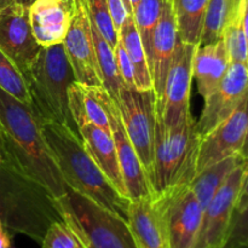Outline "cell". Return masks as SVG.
Wrapping results in <instances>:
<instances>
[{
	"label": "cell",
	"mask_w": 248,
	"mask_h": 248,
	"mask_svg": "<svg viewBox=\"0 0 248 248\" xmlns=\"http://www.w3.org/2000/svg\"><path fill=\"white\" fill-rule=\"evenodd\" d=\"M223 248H227V247H223ZM235 248H248V245H246V246H240V247H235Z\"/></svg>",
	"instance_id": "43"
},
{
	"label": "cell",
	"mask_w": 248,
	"mask_h": 248,
	"mask_svg": "<svg viewBox=\"0 0 248 248\" xmlns=\"http://www.w3.org/2000/svg\"><path fill=\"white\" fill-rule=\"evenodd\" d=\"M247 162H248V159H247ZM247 203H248V170H247L246 177H245L244 184H242L241 191H240L239 200H237V205H236V210H235V213L240 212V211H241L242 208L247 205Z\"/></svg>",
	"instance_id": "35"
},
{
	"label": "cell",
	"mask_w": 248,
	"mask_h": 248,
	"mask_svg": "<svg viewBox=\"0 0 248 248\" xmlns=\"http://www.w3.org/2000/svg\"><path fill=\"white\" fill-rule=\"evenodd\" d=\"M248 91V67L230 63L219 86L205 99L202 114L196 121V132L203 138L236 109Z\"/></svg>",
	"instance_id": "15"
},
{
	"label": "cell",
	"mask_w": 248,
	"mask_h": 248,
	"mask_svg": "<svg viewBox=\"0 0 248 248\" xmlns=\"http://www.w3.org/2000/svg\"><path fill=\"white\" fill-rule=\"evenodd\" d=\"M40 126L67 186L127 220L131 200L119 194L94 164L79 133L55 123H40Z\"/></svg>",
	"instance_id": "2"
},
{
	"label": "cell",
	"mask_w": 248,
	"mask_h": 248,
	"mask_svg": "<svg viewBox=\"0 0 248 248\" xmlns=\"http://www.w3.org/2000/svg\"><path fill=\"white\" fill-rule=\"evenodd\" d=\"M248 125V91L234 111L201 138L196 173L218 161L240 154Z\"/></svg>",
	"instance_id": "13"
},
{
	"label": "cell",
	"mask_w": 248,
	"mask_h": 248,
	"mask_svg": "<svg viewBox=\"0 0 248 248\" xmlns=\"http://www.w3.org/2000/svg\"><path fill=\"white\" fill-rule=\"evenodd\" d=\"M247 170L248 162L244 160L229 174L203 210L194 248H223L225 246Z\"/></svg>",
	"instance_id": "8"
},
{
	"label": "cell",
	"mask_w": 248,
	"mask_h": 248,
	"mask_svg": "<svg viewBox=\"0 0 248 248\" xmlns=\"http://www.w3.org/2000/svg\"><path fill=\"white\" fill-rule=\"evenodd\" d=\"M107 5H108V9L109 11H110L114 26H115L116 31H119V29L121 28V26H123V23L125 22V19L127 18V16H130V15L126 11L123 0H107Z\"/></svg>",
	"instance_id": "34"
},
{
	"label": "cell",
	"mask_w": 248,
	"mask_h": 248,
	"mask_svg": "<svg viewBox=\"0 0 248 248\" xmlns=\"http://www.w3.org/2000/svg\"><path fill=\"white\" fill-rule=\"evenodd\" d=\"M130 2H131V7H132V11H133V10L136 9V6L138 5V2H140V0H130Z\"/></svg>",
	"instance_id": "41"
},
{
	"label": "cell",
	"mask_w": 248,
	"mask_h": 248,
	"mask_svg": "<svg viewBox=\"0 0 248 248\" xmlns=\"http://www.w3.org/2000/svg\"><path fill=\"white\" fill-rule=\"evenodd\" d=\"M240 155H241L242 159H245V160L248 159V125H247V130H246V137H245L244 144H242L241 150H240Z\"/></svg>",
	"instance_id": "38"
},
{
	"label": "cell",
	"mask_w": 248,
	"mask_h": 248,
	"mask_svg": "<svg viewBox=\"0 0 248 248\" xmlns=\"http://www.w3.org/2000/svg\"><path fill=\"white\" fill-rule=\"evenodd\" d=\"M63 45L77 82L85 86L103 87L85 0L75 1L69 31Z\"/></svg>",
	"instance_id": "11"
},
{
	"label": "cell",
	"mask_w": 248,
	"mask_h": 248,
	"mask_svg": "<svg viewBox=\"0 0 248 248\" xmlns=\"http://www.w3.org/2000/svg\"><path fill=\"white\" fill-rule=\"evenodd\" d=\"M178 39V31H177L172 2L171 0H164L161 16L153 33L152 48L148 57L153 90L156 99H159L164 92L167 72L173 58Z\"/></svg>",
	"instance_id": "16"
},
{
	"label": "cell",
	"mask_w": 248,
	"mask_h": 248,
	"mask_svg": "<svg viewBox=\"0 0 248 248\" xmlns=\"http://www.w3.org/2000/svg\"><path fill=\"white\" fill-rule=\"evenodd\" d=\"M179 40L200 45L208 0H171Z\"/></svg>",
	"instance_id": "24"
},
{
	"label": "cell",
	"mask_w": 248,
	"mask_h": 248,
	"mask_svg": "<svg viewBox=\"0 0 248 248\" xmlns=\"http://www.w3.org/2000/svg\"><path fill=\"white\" fill-rule=\"evenodd\" d=\"M127 222L140 248H170L164 218L153 196L130 201Z\"/></svg>",
	"instance_id": "19"
},
{
	"label": "cell",
	"mask_w": 248,
	"mask_h": 248,
	"mask_svg": "<svg viewBox=\"0 0 248 248\" xmlns=\"http://www.w3.org/2000/svg\"><path fill=\"white\" fill-rule=\"evenodd\" d=\"M164 0H140L133 10V21L142 39L143 46L149 57L154 29L161 16Z\"/></svg>",
	"instance_id": "26"
},
{
	"label": "cell",
	"mask_w": 248,
	"mask_h": 248,
	"mask_svg": "<svg viewBox=\"0 0 248 248\" xmlns=\"http://www.w3.org/2000/svg\"><path fill=\"white\" fill-rule=\"evenodd\" d=\"M153 199L164 218L170 248H194L203 211L190 186H174Z\"/></svg>",
	"instance_id": "10"
},
{
	"label": "cell",
	"mask_w": 248,
	"mask_h": 248,
	"mask_svg": "<svg viewBox=\"0 0 248 248\" xmlns=\"http://www.w3.org/2000/svg\"><path fill=\"white\" fill-rule=\"evenodd\" d=\"M74 10L63 0H35L29 7V21L41 47L63 44Z\"/></svg>",
	"instance_id": "17"
},
{
	"label": "cell",
	"mask_w": 248,
	"mask_h": 248,
	"mask_svg": "<svg viewBox=\"0 0 248 248\" xmlns=\"http://www.w3.org/2000/svg\"><path fill=\"white\" fill-rule=\"evenodd\" d=\"M242 29L247 41V65H248V0H245L244 12H242Z\"/></svg>",
	"instance_id": "37"
},
{
	"label": "cell",
	"mask_w": 248,
	"mask_h": 248,
	"mask_svg": "<svg viewBox=\"0 0 248 248\" xmlns=\"http://www.w3.org/2000/svg\"><path fill=\"white\" fill-rule=\"evenodd\" d=\"M89 19L107 43L115 48L119 41V31L114 26L110 11L107 5V0H85Z\"/></svg>",
	"instance_id": "28"
},
{
	"label": "cell",
	"mask_w": 248,
	"mask_h": 248,
	"mask_svg": "<svg viewBox=\"0 0 248 248\" xmlns=\"http://www.w3.org/2000/svg\"><path fill=\"white\" fill-rule=\"evenodd\" d=\"M115 51V57L116 62H118V68L119 73H120V77L123 79L124 84L127 87H132L136 89L135 85V69H133L132 62H131L130 57L127 56V52L124 48L121 41H118V45L114 48Z\"/></svg>",
	"instance_id": "33"
},
{
	"label": "cell",
	"mask_w": 248,
	"mask_h": 248,
	"mask_svg": "<svg viewBox=\"0 0 248 248\" xmlns=\"http://www.w3.org/2000/svg\"><path fill=\"white\" fill-rule=\"evenodd\" d=\"M229 65V56L223 39L198 46L193 62V79H195L199 93L203 99L219 86Z\"/></svg>",
	"instance_id": "20"
},
{
	"label": "cell",
	"mask_w": 248,
	"mask_h": 248,
	"mask_svg": "<svg viewBox=\"0 0 248 248\" xmlns=\"http://www.w3.org/2000/svg\"><path fill=\"white\" fill-rule=\"evenodd\" d=\"M0 162H2V159H1V156H0Z\"/></svg>",
	"instance_id": "44"
},
{
	"label": "cell",
	"mask_w": 248,
	"mask_h": 248,
	"mask_svg": "<svg viewBox=\"0 0 248 248\" xmlns=\"http://www.w3.org/2000/svg\"><path fill=\"white\" fill-rule=\"evenodd\" d=\"M241 155H232L227 159L218 161L211 166L206 167L202 171L195 174L193 181L189 183L196 200L200 203L202 211L207 207L210 201L217 193L218 189L223 186L229 174L244 161Z\"/></svg>",
	"instance_id": "22"
},
{
	"label": "cell",
	"mask_w": 248,
	"mask_h": 248,
	"mask_svg": "<svg viewBox=\"0 0 248 248\" xmlns=\"http://www.w3.org/2000/svg\"><path fill=\"white\" fill-rule=\"evenodd\" d=\"M16 4V0H0V10Z\"/></svg>",
	"instance_id": "39"
},
{
	"label": "cell",
	"mask_w": 248,
	"mask_h": 248,
	"mask_svg": "<svg viewBox=\"0 0 248 248\" xmlns=\"http://www.w3.org/2000/svg\"><path fill=\"white\" fill-rule=\"evenodd\" d=\"M91 24V33L92 39H93L94 48H96L97 61H98L99 70H101L102 80H103V87L109 96L116 102L119 97V92L125 86L123 79L120 77L118 68V62H116L115 51L106 41V39L101 35L96 27Z\"/></svg>",
	"instance_id": "25"
},
{
	"label": "cell",
	"mask_w": 248,
	"mask_h": 248,
	"mask_svg": "<svg viewBox=\"0 0 248 248\" xmlns=\"http://www.w3.org/2000/svg\"><path fill=\"white\" fill-rule=\"evenodd\" d=\"M24 80L39 123H55L79 133L68 97L69 86L77 80L63 44L41 48Z\"/></svg>",
	"instance_id": "4"
},
{
	"label": "cell",
	"mask_w": 248,
	"mask_h": 248,
	"mask_svg": "<svg viewBox=\"0 0 248 248\" xmlns=\"http://www.w3.org/2000/svg\"><path fill=\"white\" fill-rule=\"evenodd\" d=\"M75 1H79V0H75ZM75 1H74V2H75Z\"/></svg>",
	"instance_id": "45"
},
{
	"label": "cell",
	"mask_w": 248,
	"mask_h": 248,
	"mask_svg": "<svg viewBox=\"0 0 248 248\" xmlns=\"http://www.w3.org/2000/svg\"><path fill=\"white\" fill-rule=\"evenodd\" d=\"M84 147L94 164L103 172L111 186L119 194L128 199L125 182L119 164L118 153L111 133L106 132L91 123L80 124L78 126Z\"/></svg>",
	"instance_id": "18"
},
{
	"label": "cell",
	"mask_w": 248,
	"mask_h": 248,
	"mask_svg": "<svg viewBox=\"0 0 248 248\" xmlns=\"http://www.w3.org/2000/svg\"><path fill=\"white\" fill-rule=\"evenodd\" d=\"M115 104L120 111L126 133L147 172V176H149L154 156L156 108L154 90L140 91L124 86L119 92Z\"/></svg>",
	"instance_id": "7"
},
{
	"label": "cell",
	"mask_w": 248,
	"mask_h": 248,
	"mask_svg": "<svg viewBox=\"0 0 248 248\" xmlns=\"http://www.w3.org/2000/svg\"><path fill=\"white\" fill-rule=\"evenodd\" d=\"M0 248H11V234L0 223Z\"/></svg>",
	"instance_id": "36"
},
{
	"label": "cell",
	"mask_w": 248,
	"mask_h": 248,
	"mask_svg": "<svg viewBox=\"0 0 248 248\" xmlns=\"http://www.w3.org/2000/svg\"><path fill=\"white\" fill-rule=\"evenodd\" d=\"M34 1H35V0H16V4L22 5V6L29 9V7H31V5L33 4Z\"/></svg>",
	"instance_id": "40"
},
{
	"label": "cell",
	"mask_w": 248,
	"mask_h": 248,
	"mask_svg": "<svg viewBox=\"0 0 248 248\" xmlns=\"http://www.w3.org/2000/svg\"><path fill=\"white\" fill-rule=\"evenodd\" d=\"M0 156L2 162L43 184L56 199L67 184L44 140L33 109L0 87Z\"/></svg>",
	"instance_id": "1"
},
{
	"label": "cell",
	"mask_w": 248,
	"mask_h": 248,
	"mask_svg": "<svg viewBox=\"0 0 248 248\" xmlns=\"http://www.w3.org/2000/svg\"><path fill=\"white\" fill-rule=\"evenodd\" d=\"M199 45L183 43L178 39L173 58L167 72L164 92L156 99L157 115L165 126H174L190 114V92L193 62Z\"/></svg>",
	"instance_id": "9"
},
{
	"label": "cell",
	"mask_w": 248,
	"mask_h": 248,
	"mask_svg": "<svg viewBox=\"0 0 248 248\" xmlns=\"http://www.w3.org/2000/svg\"><path fill=\"white\" fill-rule=\"evenodd\" d=\"M229 0H208L200 45L215 43L222 39L227 19Z\"/></svg>",
	"instance_id": "29"
},
{
	"label": "cell",
	"mask_w": 248,
	"mask_h": 248,
	"mask_svg": "<svg viewBox=\"0 0 248 248\" xmlns=\"http://www.w3.org/2000/svg\"><path fill=\"white\" fill-rule=\"evenodd\" d=\"M62 219L74 230L85 248H140L127 220L67 186L56 199Z\"/></svg>",
	"instance_id": "6"
},
{
	"label": "cell",
	"mask_w": 248,
	"mask_h": 248,
	"mask_svg": "<svg viewBox=\"0 0 248 248\" xmlns=\"http://www.w3.org/2000/svg\"><path fill=\"white\" fill-rule=\"evenodd\" d=\"M41 48L33 35L29 9L14 4L0 10V50L12 61L23 78Z\"/></svg>",
	"instance_id": "12"
},
{
	"label": "cell",
	"mask_w": 248,
	"mask_h": 248,
	"mask_svg": "<svg viewBox=\"0 0 248 248\" xmlns=\"http://www.w3.org/2000/svg\"><path fill=\"white\" fill-rule=\"evenodd\" d=\"M200 140L191 113L177 125L167 127L155 111L154 156L148 176L153 198L193 181Z\"/></svg>",
	"instance_id": "5"
},
{
	"label": "cell",
	"mask_w": 248,
	"mask_h": 248,
	"mask_svg": "<svg viewBox=\"0 0 248 248\" xmlns=\"http://www.w3.org/2000/svg\"><path fill=\"white\" fill-rule=\"evenodd\" d=\"M222 39L224 40L230 63H242L247 65V41L242 29V22L227 24Z\"/></svg>",
	"instance_id": "31"
},
{
	"label": "cell",
	"mask_w": 248,
	"mask_h": 248,
	"mask_svg": "<svg viewBox=\"0 0 248 248\" xmlns=\"http://www.w3.org/2000/svg\"><path fill=\"white\" fill-rule=\"evenodd\" d=\"M63 1L67 2V4L69 5V6L72 7L73 10H74V5H75V2H74V1H75V0H63Z\"/></svg>",
	"instance_id": "42"
},
{
	"label": "cell",
	"mask_w": 248,
	"mask_h": 248,
	"mask_svg": "<svg viewBox=\"0 0 248 248\" xmlns=\"http://www.w3.org/2000/svg\"><path fill=\"white\" fill-rule=\"evenodd\" d=\"M62 220L55 196L26 174L0 162V223L10 232L41 245L46 230Z\"/></svg>",
	"instance_id": "3"
},
{
	"label": "cell",
	"mask_w": 248,
	"mask_h": 248,
	"mask_svg": "<svg viewBox=\"0 0 248 248\" xmlns=\"http://www.w3.org/2000/svg\"><path fill=\"white\" fill-rule=\"evenodd\" d=\"M103 87L85 86L73 82L68 90L69 108L77 126L84 123H91L106 132L111 133L107 108L102 98Z\"/></svg>",
	"instance_id": "21"
},
{
	"label": "cell",
	"mask_w": 248,
	"mask_h": 248,
	"mask_svg": "<svg viewBox=\"0 0 248 248\" xmlns=\"http://www.w3.org/2000/svg\"><path fill=\"white\" fill-rule=\"evenodd\" d=\"M246 245H248V203L240 212L235 213L224 247L235 248Z\"/></svg>",
	"instance_id": "32"
},
{
	"label": "cell",
	"mask_w": 248,
	"mask_h": 248,
	"mask_svg": "<svg viewBox=\"0 0 248 248\" xmlns=\"http://www.w3.org/2000/svg\"><path fill=\"white\" fill-rule=\"evenodd\" d=\"M43 248H85L74 230L64 222H53L46 230L40 245Z\"/></svg>",
	"instance_id": "30"
},
{
	"label": "cell",
	"mask_w": 248,
	"mask_h": 248,
	"mask_svg": "<svg viewBox=\"0 0 248 248\" xmlns=\"http://www.w3.org/2000/svg\"><path fill=\"white\" fill-rule=\"evenodd\" d=\"M102 98H103V103L107 108V113H108L111 137L115 143L119 164H120L121 173H123L124 182H125L128 199L136 200V199L153 196L152 186H150L147 172H145L144 167H143L142 162H140V157L126 133L120 111L113 98L104 90V87L102 90Z\"/></svg>",
	"instance_id": "14"
},
{
	"label": "cell",
	"mask_w": 248,
	"mask_h": 248,
	"mask_svg": "<svg viewBox=\"0 0 248 248\" xmlns=\"http://www.w3.org/2000/svg\"><path fill=\"white\" fill-rule=\"evenodd\" d=\"M0 87L22 103L31 108V98L22 73L0 50Z\"/></svg>",
	"instance_id": "27"
},
{
	"label": "cell",
	"mask_w": 248,
	"mask_h": 248,
	"mask_svg": "<svg viewBox=\"0 0 248 248\" xmlns=\"http://www.w3.org/2000/svg\"><path fill=\"white\" fill-rule=\"evenodd\" d=\"M119 40L121 41L132 62L133 69H135L136 89L140 91L153 90L148 56L132 16H127L121 28L119 29Z\"/></svg>",
	"instance_id": "23"
}]
</instances>
